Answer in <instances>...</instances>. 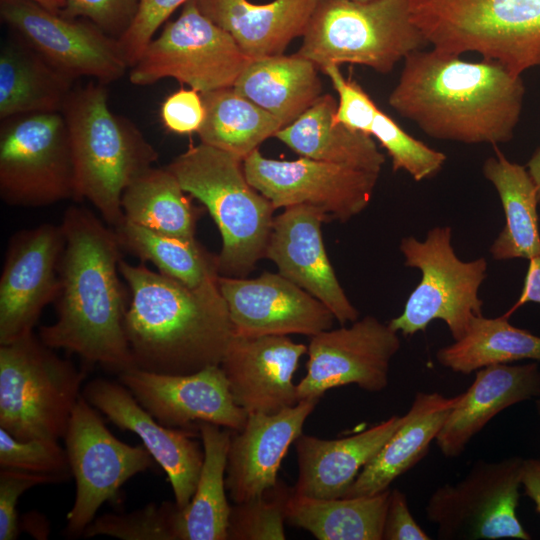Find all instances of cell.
I'll return each mask as SVG.
<instances>
[{"label":"cell","instance_id":"obj_34","mask_svg":"<svg viewBox=\"0 0 540 540\" xmlns=\"http://www.w3.org/2000/svg\"><path fill=\"white\" fill-rule=\"evenodd\" d=\"M124 220L161 234L195 240L201 211L165 167H151L135 178L121 198Z\"/></svg>","mask_w":540,"mask_h":540},{"label":"cell","instance_id":"obj_33","mask_svg":"<svg viewBox=\"0 0 540 540\" xmlns=\"http://www.w3.org/2000/svg\"><path fill=\"white\" fill-rule=\"evenodd\" d=\"M389 495L390 489L369 496L319 499L292 491L285 519L318 540H382Z\"/></svg>","mask_w":540,"mask_h":540},{"label":"cell","instance_id":"obj_49","mask_svg":"<svg viewBox=\"0 0 540 540\" xmlns=\"http://www.w3.org/2000/svg\"><path fill=\"white\" fill-rule=\"evenodd\" d=\"M522 488L534 502L536 511L540 514V458L524 459Z\"/></svg>","mask_w":540,"mask_h":540},{"label":"cell","instance_id":"obj_50","mask_svg":"<svg viewBox=\"0 0 540 540\" xmlns=\"http://www.w3.org/2000/svg\"><path fill=\"white\" fill-rule=\"evenodd\" d=\"M526 168L535 184L540 203V147L534 152L528 161Z\"/></svg>","mask_w":540,"mask_h":540},{"label":"cell","instance_id":"obj_51","mask_svg":"<svg viewBox=\"0 0 540 540\" xmlns=\"http://www.w3.org/2000/svg\"><path fill=\"white\" fill-rule=\"evenodd\" d=\"M42 8L56 14H62L66 8V0H29Z\"/></svg>","mask_w":540,"mask_h":540},{"label":"cell","instance_id":"obj_5","mask_svg":"<svg viewBox=\"0 0 540 540\" xmlns=\"http://www.w3.org/2000/svg\"><path fill=\"white\" fill-rule=\"evenodd\" d=\"M166 168L181 188L208 210L222 238L220 276L245 277L265 257L273 204L247 180L243 160L201 143L190 146Z\"/></svg>","mask_w":540,"mask_h":540},{"label":"cell","instance_id":"obj_2","mask_svg":"<svg viewBox=\"0 0 540 540\" xmlns=\"http://www.w3.org/2000/svg\"><path fill=\"white\" fill-rule=\"evenodd\" d=\"M525 94L521 76L495 60L416 50L404 66L389 105L428 136L466 144L509 142Z\"/></svg>","mask_w":540,"mask_h":540},{"label":"cell","instance_id":"obj_19","mask_svg":"<svg viewBox=\"0 0 540 540\" xmlns=\"http://www.w3.org/2000/svg\"><path fill=\"white\" fill-rule=\"evenodd\" d=\"M218 286L238 336L311 337L331 329L336 320L326 305L280 273L253 279L219 276Z\"/></svg>","mask_w":540,"mask_h":540},{"label":"cell","instance_id":"obj_13","mask_svg":"<svg viewBox=\"0 0 540 540\" xmlns=\"http://www.w3.org/2000/svg\"><path fill=\"white\" fill-rule=\"evenodd\" d=\"M75 501L66 515L68 536H82L98 509L118 497L120 488L146 471L154 459L144 445L131 446L116 438L81 395L64 435Z\"/></svg>","mask_w":540,"mask_h":540},{"label":"cell","instance_id":"obj_17","mask_svg":"<svg viewBox=\"0 0 540 540\" xmlns=\"http://www.w3.org/2000/svg\"><path fill=\"white\" fill-rule=\"evenodd\" d=\"M64 246L61 225L50 223L10 239L0 277V345L32 333L44 308L57 299Z\"/></svg>","mask_w":540,"mask_h":540},{"label":"cell","instance_id":"obj_12","mask_svg":"<svg viewBox=\"0 0 540 540\" xmlns=\"http://www.w3.org/2000/svg\"><path fill=\"white\" fill-rule=\"evenodd\" d=\"M524 458L479 460L457 483L439 486L425 512L443 540H530L517 516Z\"/></svg>","mask_w":540,"mask_h":540},{"label":"cell","instance_id":"obj_30","mask_svg":"<svg viewBox=\"0 0 540 540\" xmlns=\"http://www.w3.org/2000/svg\"><path fill=\"white\" fill-rule=\"evenodd\" d=\"M73 82L19 37L6 41L0 50V119L62 112Z\"/></svg>","mask_w":540,"mask_h":540},{"label":"cell","instance_id":"obj_21","mask_svg":"<svg viewBox=\"0 0 540 540\" xmlns=\"http://www.w3.org/2000/svg\"><path fill=\"white\" fill-rule=\"evenodd\" d=\"M326 214L308 205H294L274 217L265 257L279 273L321 301L342 325L354 322L358 310L335 275L321 234Z\"/></svg>","mask_w":540,"mask_h":540},{"label":"cell","instance_id":"obj_39","mask_svg":"<svg viewBox=\"0 0 540 540\" xmlns=\"http://www.w3.org/2000/svg\"><path fill=\"white\" fill-rule=\"evenodd\" d=\"M176 502L151 503L124 514L107 513L95 518L84 530L85 538L98 535L122 540H175Z\"/></svg>","mask_w":540,"mask_h":540},{"label":"cell","instance_id":"obj_9","mask_svg":"<svg viewBox=\"0 0 540 540\" xmlns=\"http://www.w3.org/2000/svg\"><path fill=\"white\" fill-rule=\"evenodd\" d=\"M405 265L420 270L419 284L409 295L402 313L388 325L404 336L424 331L430 322L442 320L455 340L462 338L471 321L482 315L479 288L486 278L484 258L462 261L451 245V228L435 227L424 241L401 240Z\"/></svg>","mask_w":540,"mask_h":540},{"label":"cell","instance_id":"obj_18","mask_svg":"<svg viewBox=\"0 0 540 540\" xmlns=\"http://www.w3.org/2000/svg\"><path fill=\"white\" fill-rule=\"evenodd\" d=\"M119 381L159 423L171 428L198 429L211 423L231 431L241 430L248 414L230 392L220 365L184 375L162 374L130 368Z\"/></svg>","mask_w":540,"mask_h":540},{"label":"cell","instance_id":"obj_47","mask_svg":"<svg viewBox=\"0 0 540 540\" xmlns=\"http://www.w3.org/2000/svg\"><path fill=\"white\" fill-rule=\"evenodd\" d=\"M412 516L407 496L399 489H390L382 540H430Z\"/></svg>","mask_w":540,"mask_h":540},{"label":"cell","instance_id":"obj_24","mask_svg":"<svg viewBox=\"0 0 540 540\" xmlns=\"http://www.w3.org/2000/svg\"><path fill=\"white\" fill-rule=\"evenodd\" d=\"M540 396L537 363L497 364L481 368L460 393L435 442L446 458H457L470 440L501 411Z\"/></svg>","mask_w":540,"mask_h":540},{"label":"cell","instance_id":"obj_32","mask_svg":"<svg viewBox=\"0 0 540 540\" xmlns=\"http://www.w3.org/2000/svg\"><path fill=\"white\" fill-rule=\"evenodd\" d=\"M483 174L496 188L505 213V225L490 248L492 257L530 260L539 256V200L527 168L511 162L496 149L495 156L484 162Z\"/></svg>","mask_w":540,"mask_h":540},{"label":"cell","instance_id":"obj_4","mask_svg":"<svg viewBox=\"0 0 540 540\" xmlns=\"http://www.w3.org/2000/svg\"><path fill=\"white\" fill-rule=\"evenodd\" d=\"M71 143L78 201L88 200L110 226L124 220L126 187L158 160L156 149L127 118L114 114L106 85L73 89L62 110Z\"/></svg>","mask_w":540,"mask_h":540},{"label":"cell","instance_id":"obj_26","mask_svg":"<svg viewBox=\"0 0 540 540\" xmlns=\"http://www.w3.org/2000/svg\"><path fill=\"white\" fill-rule=\"evenodd\" d=\"M319 0H195L199 10L228 32L251 59L283 54L303 36Z\"/></svg>","mask_w":540,"mask_h":540},{"label":"cell","instance_id":"obj_1","mask_svg":"<svg viewBox=\"0 0 540 540\" xmlns=\"http://www.w3.org/2000/svg\"><path fill=\"white\" fill-rule=\"evenodd\" d=\"M60 225L65 246L57 317L39 328V338L52 349L76 354L87 365L110 372L136 367L124 328L130 291L121 280V247L114 228L78 206L65 211Z\"/></svg>","mask_w":540,"mask_h":540},{"label":"cell","instance_id":"obj_25","mask_svg":"<svg viewBox=\"0 0 540 540\" xmlns=\"http://www.w3.org/2000/svg\"><path fill=\"white\" fill-rule=\"evenodd\" d=\"M403 418L404 415H393L362 432L339 439H321L302 433L294 441L298 477L293 493L319 499L344 497Z\"/></svg>","mask_w":540,"mask_h":540},{"label":"cell","instance_id":"obj_7","mask_svg":"<svg viewBox=\"0 0 540 540\" xmlns=\"http://www.w3.org/2000/svg\"><path fill=\"white\" fill-rule=\"evenodd\" d=\"M302 37L297 53L319 69L351 63L379 73L428 44L409 0H319Z\"/></svg>","mask_w":540,"mask_h":540},{"label":"cell","instance_id":"obj_38","mask_svg":"<svg viewBox=\"0 0 540 540\" xmlns=\"http://www.w3.org/2000/svg\"><path fill=\"white\" fill-rule=\"evenodd\" d=\"M293 488L281 480L261 496L231 506L227 540H284L285 507Z\"/></svg>","mask_w":540,"mask_h":540},{"label":"cell","instance_id":"obj_41","mask_svg":"<svg viewBox=\"0 0 540 540\" xmlns=\"http://www.w3.org/2000/svg\"><path fill=\"white\" fill-rule=\"evenodd\" d=\"M0 467L53 475L68 480L70 464L57 440H19L0 428Z\"/></svg>","mask_w":540,"mask_h":540},{"label":"cell","instance_id":"obj_8","mask_svg":"<svg viewBox=\"0 0 540 540\" xmlns=\"http://www.w3.org/2000/svg\"><path fill=\"white\" fill-rule=\"evenodd\" d=\"M34 332L0 345V428L19 440L64 438L84 369Z\"/></svg>","mask_w":540,"mask_h":540},{"label":"cell","instance_id":"obj_48","mask_svg":"<svg viewBox=\"0 0 540 540\" xmlns=\"http://www.w3.org/2000/svg\"><path fill=\"white\" fill-rule=\"evenodd\" d=\"M528 302L540 304V255L529 260L521 295L506 315Z\"/></svg>","mask_w":540,"mask_h":540},{"label":"cell","instance_id":"obj_10","mask_svg":"<svg viewBox=\"0 0 540 540\" xmlns=\"http://www.w3.org/2000/svg\"><path fill=\"white\" fill-rule=\"evenodd\" d=\"M0 197L17 207L78 201L70 136L62 112L1 120Z\"/></svg>","mask_w":540,"mask_h":540},{"label":"cell","instance_id":"obj_43","mask_svg":"<svg viewBox=\"0 0 540 540\" xmlns=\"http://www.w3.org/2000/svg\"><path fill=\"white\" fill-rule=\"evenodd\" d=\"M187 1L189 0H139L137 14L132 24L119 39L129 67L136 63L159 27Z\"/></svg>","mask_w":540,"mask_h":540},{"label":"cell","instance_id":"obj_15","mask_svg":"<svg viewBox=\"0 0 540 540\" xmlns=\"http://www.w3.org/2000/svg\"><path fill=\"white\" fill-rule=\"evenodd\" d=\"M248 182L277 208L308 205L347 222L369 204L379 173L301 157L280 161L255 150L243 161Z\"/></svg>","mask_w":540,"mask_h":540},{"label":"cell","instance_id":"obj_27","mask_svg":"<svg viewBox=\"0 0 540 540\" xmlns=\"http://www.w3.org/2000/svg\"><path fill=\"white\" fill-rule=\"evenodd\" d=\"M460 394L418 392L403 421L376 456L361 470L344 497L369 496L391 483L425 457Z\"/></svg>","mask_w":540,"mask_h":540},{"label":"cell","instance_id":"obj_6","mask_svg":"<svg viewBox=\"0 0 540 540\" xmlns=\"http://www.w3.org/2000/svg\"><path fill=\"white\" fill-rule=\"evenodd\" d=\"M413 23L433 48L477 52L513 74L540 66V0H409Z\"/></svg>","mask_w":540,"mask_h":540},{"label":"cell","instance_id":"obj_14","mask_svg":"<svg viewBox=\"0 0 540 540\" xmlns=\"http://www.w3.org/2000/svg\"><path fill=\"white\" fill-rule=\"evenodd\" d=\"M0 16L21 40L73 80L92 77L107 85L129 67L119 40L88 20L53 13L29 0H0Z\"/></svg>","mask_w":540,"mask_h":540},{"label":"cell","instance_id":"obj_16","mask_svg":"<svg viewBox=\"0 0 540 540\" xmlns=\"http://www.w3.org/2000/svg\"><path fill=\"white\" fill-rule=\"evenodd\" d=\"M397 333L377 318L365 316L349 327L311 336L307 372L296 385L298 401L320 399L329 389L351 384L368 392L384 390L390 362L401 345Z\"/></svg>","mask_w":540,"mask_h":540},{"label":"cell","instance_id":"obj_36","mask_svg":"<svg viewBox=\"0 0 540 540\" xmlns=\"http://www.w3.org/2000/svg\"><path fill=\"white\" fill-rule=\"evenodd\" d=\"M201 97L205 108V118L197 132L201 143L243 161L283 128L275 117L233 87L202 93Z\"/></svg>","mask_w":540,"mask_h":540},{"label":"cell","instance_id":"obj_40","mask_svg":"<svg viewBox=\"0 0 540 540\" xmlns=\"http://www.w3.org/2000/svg\"><path fill=\"white\" fill-rule=\"evenodd\" d=\"M370 135L391 157L393 171L404 170L418 182L436 175L447 158L409 135L382 110L374 120Z\"/></svg>","mask_w":540,"mask_h":540},{"label":"cell","instance_id":"obj_44","mask_svg":"<svg viewBox=\"0 0 540 540\" xmlns=\"http://www.w3.org/2000/svg\"><path fill=\"white\" fill-rule=\"evenodd\" d=\"M61 15L85 19L110 36L120 39L132 24L139 0H66Z\"/></svg>","mask_w":540,"mask_h":540},{"label":"cell","instance_id":"obj_35","mask_svg":"<svg viewBox=\"0 0 540 540\" xmlns=\"http://www.w3.org/2000/svg\"><path fill=\"white\" fill-rule=\"evenodd\" d=\"M437 361L456 373L531 359L540 361V337L509 323L508 316L475 317L459 340L439 349Z\"/></svg>","mask_w":540,"mask_h":540},{"label":"cell","instance_id":"obj_29","mask_svg":"<svg viewBox=\"0 0 540 540\" xmlns=\"http://www.w3.org/2000/svg\"><path fill=\"white\" fill-rule=\"evenodd\" d=\"M318 69L298 53L265 56L252 59L233 88L285 127L322 95Z\"/></svg>","mask_w":540,"mask_h":540},{"label":"cell","instance_id":"obj_3","mask_svg":"<svg viewBox=\"0 0 540 540\" xmlns=\"http://www.w3.org/2000/svg\"><path fill=\"white\" fill-rule=\"evenodd\" d=\"M119 271L130 291L124 328L137 368L184 375L221 364L233 327L218 280L190 288L122 259Z\"/></svg>","mask_w":540,"mask_h":540},{"label":"cell","instance_id":"obj_46","mask_svg":"<svg viewBox=\"0 0 540 540\" xmlns=\"http://www.w3.org/2000/svg\"><path fill=\"white\" fill-rule=\"evenodd\" d=\"M160 113L164 126L176 134L197 133L205 118L201 94L192 88L180 89L168 96Z\"/></svg>","mask_w":540,"mask_h":540},{"label":"cell","instance_id":"obj_20","mask_svg":"<svg viewBox=\"0 0 540 540\" xmlns=\"http://www.w3.org/2000/svg\"><path fill=\"white\" fill-rule=\"evenodd\" d=\"M82 397L122 430L136 434L166 472L178 507L191 500L204 460L192 430L159 423L122 384L104 378L88 382Z\"/></svg>","mask_w":540,"mask_h":540},{"label":"cell","instance_id":"obj_28","mask_svg":"<svg viewBox=\"0 0 540 540\" xmlns=\"http://www.w3.org/2000/svg\"><path fill=\"white\" fill-rule=\"evenodd\" d=\"M336 110V100L321 95L274 137L301 157L380 174L385 156L373 137L337 121Z\"/></svg>","mask_w":540,"mask_h":540},{"label":"cell","instance_id":"obj_45","mask_svg":"<svg viewBox=\"0 0 540 540\" xmlns=\"http://www.w3.org/2000/svg\"><path fill=\"white\" fill-rule=\"evenodd\" d=\"M62 482L60 478L12 468L0 471V540H14L20 532L16 511L19 497L28 489Z\"/></svg>","mask_w":540,"mask_h":540},{"label":"cell","instance_id":"obj_22","mask_svg":"<svg viewBox=\"0 0 540 540\" xmlns=\"http://www.w3.org/2000/svg\"><path fill=\"white\" fill-rule=\"evenodd\" d=\"M304 344L286 335L233 334L220 364L235 403L247 414H274L296 405L293 377Z\"/></svg>","mask_w":540,"mask_h":540},{"label":"cell","instance_id":"obj_31","mask_svg":"<svg viewBox=\"0 0 540 540\" xmlns=\"http://www.w3.org/2000/svg\"><path fill=\"white\" fill-rule=\"evenodd\" d=\"M204 460L190 502L178 509L175 540H227L231 506L225 474L231 430L211 423L198 424Z\"/></svg>","mask_w":540,"mask_h":540},{"label":"cell","instance_id":"obj_52","mask_svg":"<svg viewBox=\"0 0 540 540\" xmlns=\"http://www.w3.org/2000/svg\"><path fill=\"white\" fill-rule=\"evenodd\" d=\"M535 408H536L537 414L540 416V398H538V399L535 401Z\"/></svg>","mask_w":540,"mask_h":540},{"label":"cell","instance_id":"obj_11","mask_svg":"<svg viewBox=\"0 0 540 540\" xmlns=\"http://www.w3.org/2000/svg\"><path fill=\"white\" fill-rule=\"evenodd\" d=\"M251 60L228 32L201 13L195 0H189L178 18L146 45L130 67L129 81L146 86L173 78L202 94L233 87Z\"/></svg>","mask_w":540,"mask_h":540},{"label":"cell","instance_id":"obj_23","mask_svg":"<svg viewBox=\"0 0 540 540\" xmlns=\"http://www.w3.org/2000/svg\"><path fill=\"white\" fill-rule=\"evenodd\" d=\"M318 401L304 399L274 414H248L244 427L233 431L225 485L234 503L259 497L277 484L281 462Z\"/></svg>","mask_w":540,"mask_h":540},{"label":"cell","instance_id":"obj_42","mask_svg":"<svg viewBox=\"0 0 540 540\" xmlns=\"http://www.w3.org/2000/svg\"><path fill=\"white\" fill-rule=\"evenodd\" d=\"M331 80L339 101L336 119L345 126L369 134L374 120L380 111L375 102L356 82L346 79L337 64H328L321 68Z\"/></svg>","mask_w":540,"mask_h":540},{"label":"cell","instance_id":"obj_53","mask_svg":"<svg viewBox=\"0 0 540 540\" xmlns=\"http://www.w3.org/2000/svg\"><path fill=\"white\" fill-rule=\"evenodd\" d=\"M355 1H362V2H364V1H370V0H355Z\"/></svg>","mask_w":540,"mask_h":540},{"label":"cell","instance_id":"obj_37","mask_svg":"<svg viewBox=\"0 0 540 540\" xmlns=\"http://www.w3.org/2000/svg\"><path fill=\"white\" fill-rule=\"evenodd\" d=\"M121 249L143 263H152L158 272L190 288H198L219 278L218 256L195 240L181 239L123 220L113 227Z\"/></svg>","mask_w":540,"mask_h":540}]
</instances>
